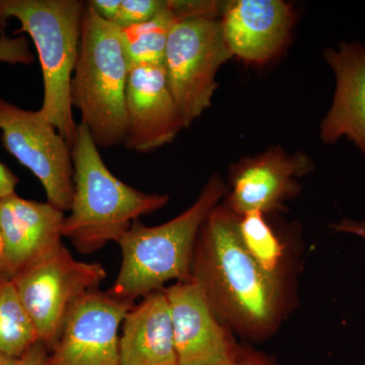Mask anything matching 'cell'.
I'll return each instance as SVG.
<instances>
[{"mask_svg": "<svg viewBox=\"0 0 365 365\" xmlns=\"http://www.w3.org/2000/svg\"><path fill=\"white\" fill-rule=\"evenodd\" d=\"M232 58L220 16H193L173 26L163 66L186 127L210 107L217 72Z\"/></svg>", "mask_w": 365, "mask_h": 365, "instance_id": "6", "label": "cell"}, {"mask_svg": "<svg viewBox=\"0 0 365 365\" xmlns=\"http://www.w3.org/2000/svg\"><path fill=\"white\" fill-rule=\"evenodd\" d=\"M227 191L223 178L213 174L195 202L181 215L157 227H148L140 220L134 222L117 242L121 267L108 292L118 299L134 302L163 289L170 280L193 279L192 260L199 230Z\"/></svg>", "mask_w": 365, "mask_h": 365, "instance_id": "3", "label": "cell"}, {"mask_svg": "<svg viewBox=\"0 0 365 365\" xmlns=\"http://www.w3.org/2000/svg\"><path fill=\"white\" fill-rule=\"evenodd\" d=\"M0 130L6 150L42 184L47 202L69 211L74 189L71 148L54 125L40 110L21 109L0 97Z\"/></svg>", "mask_w": 365, "mask_h": 365, "instance_id": "8", "label": "cell"}, {"mask_svg": "<svg viewBox=\"0 0 365 365\" xmlns=\"http://www.w3.org/2000/svg\"><path fill=\"white\" fill-rule=\"evenodd\" d=\"M314 160L302 151L288 153L274 145L230 165L225 205L235 215L253 211L264 215L283 210L300 192L299 178L313 172Z\"/></svg>", "mask_w": 365, "mask_h": 365, "instance_id": "10", "label": "cell"}, {"mask_svg": "<svg viewBox=\"0 0 365 365\" xmlns=\"http://www.w3.org/2000/svg\"><path fill=\"white\" fill-rule=\"evenodd\" d=\"M297 21L294 6L283 0L225 2L220 24L232 57L263 66L282 52Z\"/></svg>", "mask_w": 365, "mask_h": 365, "instance_id": "13", "label": "cell"}, {"mask_svg": "<svg viewBox=\"0 0 365 365\" xmlns=\"http://www.w3.org/2000/svg\"><path fill=\"white\" fill-rule=\"evenodd\" d=\"M88 4L103 20L115 25L121 7V0H91Z\"/></svg>", "mask_w": 365, "mask_h": 365, "instance_id": "22", "label": "cell"}, {"mask_svg": "<svg viewBox=\"0 0 365 365\" xmlns=\"http://www.w3.org/2000/svg\"><path fill=\"white\" fill-rule=\"evenodd\" d=\"M19 179L6 165L0 163V199L16 193Z\"/></svg>", "mask_w": 365, "mask_h": 365, "instance_id": "24", "label": "cell"}, {"mask_svg": "<svg viewBox=\"0 0 365 365\" xmlns=\"http://www.w3.org/2000/svg\"><path fill=\"white\" fill-rule=\"evenodd\" d=\"M132 300L100 289L76 302L45 365H120L119 330Z\"/></svg>", "mask_w": 365, "mask_h": 365, "instance_id": "9", "label": "cell"}, {"mask_svg": "<svg viewBox=\"0 0 365 365\" xmlns=\"http://www.w3.org/2000/svg\"><path fill=\"white\" fill-rule=\"evenodd\" d=\"M35 61L30 43L25 36L9 37L6 33L0 35V62L9 64H32Z\"/></svg>", "mask_w": 365, "mask_h": 365, "instance_id": "21", "label": "cell"}, {"mask_svg": "<svg viewBox=\"0 0 365 365\" xmlns=\"http://www.w3.org/2000/svg\"><path fill=\"white\" fill-rule=\"evenodd\" d=\"M234 365H284L276 361L267 354L257 351L251 347H245L241 359Z\"/></svg>", "mask_w": 365, "mask_h": 365, "instance_id": "23", "label": "cell"}, {"mask_svg": "<svg viewBox=\"0 0 365 365\" xmlns=\"http://www.w3.org/2000/svg\"><path fill=\"white\" fill-rule=\"evenodd\" d=\"M38 340L13 279L0 274V352L21 359Z\"/></svg>", "mask_w": 365, "mask_h": 365, "instance_id": "18", "label": "cell"}, {"mask_svg": "<svg viewBox=\"0 0 365 365\" xmlns=\"http://www.w3.org/2000/svg\"><path fill=\"white\" fill-rule=\"evenodd\" d=\"M335 76L332 104L319 126L325 144L342 137L354 144L365 160V44L341 42L323 52Z\"/></svg>", "mask_w": 365, "mask_h": 365, "instance_id": "14", "label": "cell"}, {"mask_svg": "<svg viewBox=\"0 0 365 365\" xmlns=\"http://www.w3.org/2000/svg\"><path fill=\"white\" fill-rule=\"evenodd\" d=\"M331 227L336 232H344V234H350L357 235L365 240V220H354L350 218H343L339 222L333 223Z\"/></svg>", "mask_w": 365, "mask_h": 365, "instance_id": "25", "label": "cell"}, {"mask_svg": "<svg viewBox=\"0 0 365 365\" xmlns=\"http://www.w3.org/2000/svg\"><path fill=\"white\" fill-rule=\"evenodd\" d=\"M63 211L16 195L0 199V230L6 245V275L14 278L61 244Z\"/></svg>", "mask_w": 365, "mask_h": 365, "instance_id": "15", "label": "cell"}, {"mask_svg": "<svg viewBox=\"0 0 365 365\" xmlns=\"http://www.w3.org/2000/svg\"><path fill=\"white\" fill-rule=\"evenodd\" d=\"M6 245H4V237H2L1 230H0V274L6 275Z\"/></svg>", "mask_w": 365, "mask_h": 365, "instance_id": "27", "label": "cell"}, {"mask_svg": "<svg viewBox=\"0 0 365 365\" xmlns=\"http://www.w3.org/2000/svg\"><path fill=\"white\" fill-rule=\"evenodd\" d=\"M169 304L179 365H234L245 347L235 341L192 279L163 287Z\"/></svg>", "mask_w": 365, "mask_h": 365, "instance_id": "11", "label": "cell"}, {"mask_svg": "<svg viewBox=\"0 0 365 365\" xmlns=\"http://www.w3.org/2000/svg\"><path fill=\"white\" fill-rule=\"evenodd\" d=\"M71 158L73 197L62 225V237L79 253H95L109 242H117L141 216L169 203L168 195L145 193L115 177L81 123L76 128Z\"/></svg>", "mask_w": 365, "mask_h": 365, "instance_id": "2", "label": "cell"}, {"mask_svg": "<svg viewBox=\"0 0 365 365\" xmlns=\"http://www.w3.org/2000/svg\"><path fill=\"white\" fill-rule=\"evenodd\" d=\"M129 71L119 26L103 20L86 2L71 101L98 148L124 144Z\"/></svg>", "mask_w": 365, "mask_h": 365, "instance_id": "5", "label": "cell"}, {"mask_svg": "<svg viewBox=\"0 0 365 365\" xmlns=\"http://www.w3.org/2000/svg\"><path fill=\"white\" fill-rule=\"evenodd\" d=\"M240 234L245 248L266 272L284 275L283 242L259 211L240 216Z\"/></svg>", "mask_w": 365, "mask_h": 365, "instance_id": "19", "label": "cell"}, {"mask_svg": "<svg viewBox=\"0 0 365 365\" xmlns=\"http://www.w3.org/2000/svg\"><path fill=\"white\" fill-rule=\"evenodd\" d=\"M86 6L79 0H0V33L11 19H16L21 28L14 34L30 36L44 81L40 111L71 148L78 128L72 114L71 83Z\"/></svg>", "mask_w": 365, "mask_h": 365, "instance_id": "4", "label": "cell"}, {"mask_svg": "<svg viewBox=\"0 0 365 365\" xmlns=\"http://www.w3.org/2000/svg\"><path fill=\"white\" fill-rule=\"evenodd\" d=\"M191 273L218 319L246 339L272 337L289 309L285 276L254 260L242 241L240 216L225 204L215 206L199 230Z\"/></svg>", "mask_w": 365, "mask_h": 365, "instance_id": "1", "label": "cell"}, {"mask_svg": "<svg viewBox=\"0 0 365 365\" xmlns=\"http://www.w3.org/2000/svg\"><path fill=\"white\" fill-rule=\"evenodd\" d=\"M106 278L107 271L102 264L78 260L61 242L11 279L35 326L38 340L49 352L76 302L98 289Z\"/></svg>", "mask_w": 365, "mask_h": 365, "instance_id": "7", "label": "cell"}, {"mask_svg": "<svg viewBox=\"0 0 365 365\" xmlns=\"http://www.w3.org/2000/svg\"><path fill=\"white\" fill-rule=\"evenodd\" d=\"M48 349L43 343L38 342L26 351L21 359H19L16 365H45Z\"/></svg>", "mask_w": 365, "mask_h": 365, "instance_id": "26", "label": "cell"}, {"mask_svg": "<svg viewBox=\"0 0 365 365\" xmlns=\"http://www.w3.org/2000/svg\"><path fill=\"white\" fill-rule=\"evenodd\" d=\"M127 150L146 153L172 143L184 128V118L170 93L163 66L129 71L126 90Z\"/></svg>", "mask_w": 365, "mask_h": 365, "instance_id": "12", "label": "cell"}, {"mask_svg": "<svg viewBox=\"0 0 365 365\" xmlns=\"http://www.w3.org/2000/svg\"><path fill=\"white\" fill-rule=\"evenodd\" d=\"M19 359H14V357L0 352V365H16Z\"/></svg>", "mask_w": 365, "mask_h": 365, "instance_id": "28", "label": "cell"}, {"mask_svg": "<svg viewBox=\"0 0 365 365\" xmlns=\"http://www.w3.org/2000/svg\"><path fill=\"white\" fill-rule=\"evenodd\" d=\"M120 365H179L172 319L163 289L143 297L122 323Z\"/></svg>", "mask_w": 365, "mask_h": 365, "instance_id": "16", "label": "cell"}, {"mask_svg": "<svg viewBox=\"0 0 365 365\" xmlns=\"http://www.w3.org/2000/svg\"><path fill=\"white\" fill-rule=\"evenodd\" d=\"M165 0H121L115 25L119 28L139 25L151 20L165 6Z\"/></svg>", "mask_w": 365, "mask_h": 365, "instance_id": "20", "label": "cell"}, {"mask_svg": "<svg viewBox=\"0 0 365 365\" xmlns=\"http://www.w3.org/2000/svg\"><path fill=\"white\" fill-rule=\"evenodd\" d=\"M180 20L173 0L145 23L120 28L129 71L141 66H163L170 31Z\"/></svg>", "mask_w": 365, "mask_h": 365, "instance_id": "17", "label": "cell"}]
</instances>
